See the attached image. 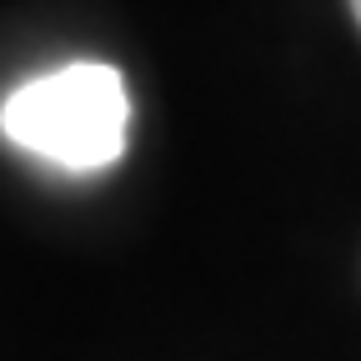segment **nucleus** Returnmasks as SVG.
<instances>
[{"mask_svg":"<svg viewBox=\"0 0 361 361\" xmlns=\"http://www.w3.org/2000/svg\"><path fill=\"white\" fill-rule=\"evenodd\" d=\"M126 80L106 61H71L56 66L20 90H11L0 106L6 141L56 161L66 171H106L126 151Z\"/></svg>","mask_w":361,"mask_h":361,"instance_id":"f257e3e1","label":"nucleus"},{"mask_svg":"<svg viewBox=\"0 0 361 361\" xmlns=\"http://www.w3.org/2000/svg\"><path fill=\"white\" fill-rule=\"evenodd\" d=\"M351 11H356V25H361V0H351Z\"/></svg>","mask_w":361,"mask_h":361,"instance_id":"f03ea898","label":"nucleus"}]
</instances>
